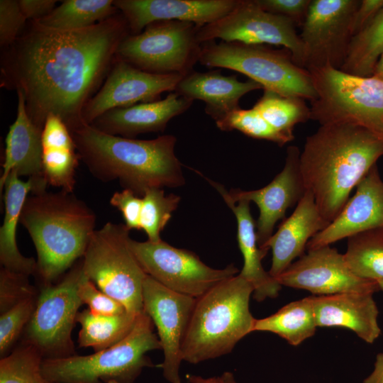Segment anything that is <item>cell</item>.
<instances>
[{
    "instance_id": "1",
    "label": "cell",
    "mask_w": 383,
    "mask_h": 383,
    "mask_svg": "<svg viewBox=\"0 0 383 383\" xmlns=\"http://www.w3.org/2000/svg\"><path fill=\"white\" fill-rule=\"evenodd\" d=\"M131 34L120 13L86 28L63 30L28 21L4 48L1 87L20 91L40 129L50 115L70 131L85 123L82 111L99 91L121 41Z\"/></svg>"
},
{
    "instance_id": "2",
    "label": "cell",
    "mask_w": 383,
    "mask_h": 383,
    "mask_svg": "<svg viewBox=\"0 0 383 383\" xmlns=\"http://www.w3.org/2000/svg\"><path fill=\"white\" fill-rule=\"evenodd\" d=\"M382 156L383 143L353 123L321 125L306 138L299 156V172L326 222L337 217L351 191Z\"/></svg>"
},
{
    "instance_id": "3",
    "label": "cell",
    "mask_w": 383,
    "mask_h": 383,
    "mask_svg": "<svg viewBox=\"0 0 383 383\" xmlns=\"http://www.w3.org/2000/svg\"><path fill=\"white\" fill-rule=\"evenodd\" d=\"M70 133L79 160L100 181L118 180L139 196L152 188L185 183L173 135L138 140L107 134L87 123Z\"/></svg>"
},
{
    "instance_id": "4",
    "label": "cell",
    "mask_w": 383,
    "mask_h": 383,
    "mask_svg": "<svg viewBox=\"0 0 383 383\" xmlns=\"http://www.w3.org/2000/svg\"><path fill=\"white\" fill-rule=\"evenodd\" d=\"M20 223L34 243L35 274L45 286L83 257L95 231L96 216L72 192L45 191L27 197Z\"/></svg>"
},
{
    "instance_id": "5",
    "label": "cell",
    "mask_w": 383,
    "mask_h": 383,
    "mask_svg": "<svg viewBox=\"0 0 383 383\" xmlns=\"http://www.w3.org/2000/svg\"><path fill=\"white\" fill-rule=\"evenodd\" d=\"M253 291L252 285L238 274L196 299L182 345V360L198 364L221 357L253 332L256 318L250 311Z\"/></svg>"
},
{
    "instance_id": "6",
    "label": "cell",
    "mask_w": 383,
    "mask_h": 383,
    "mask_svg": "<svg viewBox=\"0 0 383 383\" xmlns=\"http://www.w3.org/2000/svg\"><path fill=\"white\" fill-rule=\"evenodd\" d=\"M154 323L140 313L130 333L116 345L88 355L43 359V375L55 383H134L143 368L153 367L146 355L162 349Z\"/></svg>"
},
{
    "instance_id": "7",
    "label": "cell",
    "mask_w": 383,
    "mask_h": 383,
    "mask_svg": "<svg viewBox=\"0 0 383 383\" xmlns=\"http://www.w3.org/2000/svg\"><path fill=\"white\" fill-rule=\"evenodd\" d=\"M317 93L311 117L321 125L349 123L383 143V79L357 77L329 65L308 70Z\"/></svg>"
},
{
    "instance_id": "8",
    "label": "cell",
    "mask_w": 383,
    "mask_h": 383,
    "mask_svg": "<svg viewBox=\"0 0 383 383\" xmlns=\"http://www.w3.org/2000/svg\"><path fill=\"white\" fill-rule=\"evenodd\" d=\"M199 62L207 67H221L243 74L267 89L283 96L310 101L317 97L309 72L293 61L287 50L265 45L237 42L201 44Z\"/></svg>"
},
{
    "instance_id": "9",
    "label": "cell",
    "mask_w": 383,
    "mask_h": 383,
    "mask_svg": "<svg viewBox=\"0 0 383 383\" xmlns=\"http://www.w3.org/2000/svg\"><path fill=\"white\" fill-rule=\"evenodd\" d=\"M126 224L108 222L93 233L82 260L84 274L102 292L135 314L143 311L148 276L134 253Z\"/></svg>"
},
{
    "instance_id": "10",
    "label": "cell",
    "mask_w": 383,
    "mask_h": 383,
    "mask_svg": "<svg viewBox=\"0 0 383 383\" xmlns=\"http://www.w3.org/2000/svg\"><path fill=\"white\" fill-rule=\"evenodd\" d=\"M199 28L186 21L153 22L141 33L126 37L118 47L116 59L147 72L184 77L199 60Z\"/></svg>"
},
{
    "instance_id": "11",
    "label": "cell",
    "mask_w": 383,
    "mask_h": 383,
    "mask_svg": "<svg viewBox=\"0 0 383 383\" xmlns=\"http://www.w3.org/2000/svg\"><path fill=\"white\" fill-rule=\"evenodd\" d=\"M82 261L57 283L43 286L32 317L25 328L24 340L34 345L43 359L77 355L72 331L83 304L78 295L83 276Z\"/></svg>"
},
{
    "instance_id": "12",
    "label": "cell",
    "mask_w": 383,
    "mask_h": 383,
    "mask_svg": "<svg viewBox=\"0 0 383 383\" xmlns=\"http://www.w3.org/2000/svg\"><path fill=\"white\" fill-rule=\"evenodd\" d=\"M129 245L145 273L164 287L198 299L218 283L237 275L233 264L214 269L194 252L157 243L130 239Z\"/></svg>"
},
{
    "instance_id": "13",
    "label": "cell",
    "mask_w": 383,
    "mask_h": 383,
    "mask_svg": "<svg viewBox=\"0 0 383 383\" xmlns=\"http://www.w3.org/2000/svg\"><path fill=\"white\" fill-rule=\"evenodd\" d=\"M296 25L289 18L262 9L257 0H240L226 16L199 27L201 44L221 39L250 45H281L288 50L293 61L304 68V47Z\"/></svg>"
},
{
    "instance_id": "14",
    "label": "cell",
    "mask_w": 383,
    "mask_h": 383,
    "mask_svg": "<svg viewBox=\"0 0 383 383\" xmlns=\"http://www.w3.org/2000/svg\"><path fill=\"white\" fill-rule=\"evenodd\" d=\"M360 0H312L299 35L304 68L329 65L340 70L352 38L350 25Z\"/></svg>"
},
{
    "instance_id": "15",
    "label": "cell",
    "mask_w": 383,
    "mask_h": 383,
    "mask_svg": "<svg viewBox=\"0 0 383 383\" xmlns=\"http://www.w3.org/2000/svg\"><path fill=\"white\" fill-rule=\"evenodd\" d=\"M196 299L174 292L147 276L143 292V311L152 319L164 354L159 365L165 379L181 383L182 348Z\"/></svg>"
},
{
    "instance_id": "16",
    "label": "cell",
    "mask_w": 383,
    "mask_h": 383,
    "mask_svg": "<svg viewBox=\"0 0 383 383\" xmlns=\"http://www.w3.org/2000/svg\"><path fill=\"white\" fill-rule=\"evenodd\" d=\"M275 279L282 286L305 289L314 296L343 292L374 294L379 290L377 281L355 274L344 254L330 245L308 250Z\"/></svg>"
},
{
    "instance_id": "17",
    "label": "cell",
    "mask_w": 383,
    "mask_h": 383,
    "mask_svg": "<svg viewBox=\"0 0 383 383\" xmlns=\"http://www.w3.org/2000/svg\"><path fill=\"white\" fill-rule=\"evenodd\" d=\"M182 77L147 72L116 59L104 82L85 106L83 121L91 124L109 110L159 100L162 93L174 91Z\"/></svg>"
},
{
    "instance_id": "18",
    "label": "cell",
    "mask_w": 383,
    "mask_h": 383,
    "mask_svg": "<svg viewBox=\"0 0 383 383\" xmlns=\"http://www.w3.org/2000/svg\"><path fill=\"white\" fill-rule=\"evenodd\" d=\"M300 153L296 146L288 147L283 170L270 184L259 189L227 191L221 184L207 179L223 199L235 204L242 200L256 204L260 211L256 235L260 248L272 235L276 223L284 217L289 208L298 204L306 192L299 172Z\"/></svg>"
},
{
    "instance_id": "19",
    "label": "cell",
    "mask_w": 383,
    "mask_h": 383,
    "mask_svg": "<svg viewBox=\"0 0 383 383\" xmlns=\"http://www.w3.org/2000/svg\"><path fill=\"white\" fill-rule=\"evenodd\" d=\"M383 227V181L377 165L357 184L337 217L311 238L308 250L328 246L355 234Z\"/></svg>"
},
{
    "instance_id": "20",
    "label": "cell",
    "mask_w": 383,
    "mask_h": 383,
    "mask_svg": "<svg viewBox=\"0 0 383 383\" xmlns=\"http://www.w3.org/2000/svg\"><path fill=\"white\" fill-rule=\"evenodd\" d=\"M240 0H114L124 16L131 34L141 33L149 24L160 21L193 23L199 27L229 13Z\"/></svg>"
},
{
    "instance_id": "21",
    "label": "cell",
    "mask_w": 383,
    "mask_h": 383,
    "mask_svg": "<svg viewBox=\"0 0 383 383\" xmlns=\"http://www.w3.org/2000/svg\"><path fill=\"white\" fill-rule=\"evenodd\" d=\"M192 103L174 91L161 100L109 110L90 125L107 134L133 138L142 133L163 131L172 118L185 112Z\"/></svg>"
},
{
    "instance_id": "22",
    "label": "cell",
    "mask_w": 383,
    "mask_h": 383,
    "mask_svg": "<svg viewBox=\"0 0 383 383\" xmlns=\"http://www.w3.org/2000/svg\"><path fill=\"white\" fill-rule=\"evenodd\" d=\"M328 224L321 216L313 194L306 190L292 214L261 248L272 250L270 275L276 278L284 272L294 259L303 255L309 240Z\"/></svg>"
},
{
    "instance_id": "23",
    "label": "cell",
    "mask_w": 383,
    "mask_h": 383,
    "mask_svg": "<svg viewBox=\"0 0 383 383\" xmlns=\"http://www.w3.org/2000/svg\"><path fill=\"white\" fill-rule=\"evenodd\" d=\"M373 293L343 292L311 296L317 327L340 326L353 331L367 343L381 335L379 310Z\"/></svg>"
},
{
    "instance_id": "24",
    "label": "cell",
    "mask_w": 383,
    "mask_h": 383,
    "mask_svg": "<svg viewBox=\"0 0 383 383\" xmlns=\"http://www.w3.org/2000/svg\"><path fill=\"white\" fill-rule=\"evenodd\" d=\"M17 96L16 118L6 138L0 189L9 174L16 172L19 177H28L33 182L35 189L32 194H39L48 187L43 174L42 130L29 118L23 94L17 91Z\"/></svg>"
},
{
    "instance_id": "25",
    "label": "cell",
    "mask_w": 383,
    "mask_h": 383,
    "mask_svg": "<svg viewBox=\"0 0 383 383\" xmlns=\"http://www.w3.org/2000/svg\"><path fill=\"white\" fill-rule=\"evenodd\" d=\"M260 89L262 86L250 79L242 82L234 75L225 76L217 70H193L181 79L174 91L192 101H204L206 113L216 122L239 109L242 96Z\"/></svg>"
},
{
    "instance_id": "26",
    "label": "cell",
    "mask_w": 383,
    "mask_h": 383,
    "mask_svg": "<svg viewBox=\"0 0 383 383\" xmlns=\"http://www.w3.org/2000/svg\"><path fill=\"white\" fill-rule=\"evenodd\" d=\"M41 141L43 174L48 185L72 193L79 157L69 128L58 116L50 115Z\"/></svg>"
},
{
    "instance_id": "27",
    "label": "cell",
    "mask_w": 383,
    "mask_h": 383,
    "mask_svg": "<svg viewBox=\"0 0 383 383\" xmlns=\"http://www.w3.org/2000/svg\"><path fill=\"white\" fill-rule=\"evenodd\" d=\"M223 199L237 221V240L244 260L239 275L252 285L253 298L257 301L277 297L282 285L262 267V260L267 251L261 249L257 244L256 226L250 209V202L242 200L235 204L228 199Z\"/></svg>"
},
{
    "instance_id": "28",
    "label": "cell",
    "mask_w": 383,
    "mask_h": 383,
    "mask_svg": "<svg viewBox=\"0 0 383 383\" xmlns=\"http://www.w3.org/2000/svg\"><path fill=\"white\" fill-rule=\"evenodd\" d=\"M4 189V216L0 228V262L2 267L27 275L35 274L36 260L23 256L16 243V230L23 206L29 193H33V182L23 181L16 172L9 174Z\"/></svg>"
},
{
    "instance_id": "29",
    "label": "cell",
    "mask_w": 383,
    "mask_h": 383,
    "mask_svg": "<svg viewBox=\"0 0 383 383\" xmlns=\"http://www.w3.org/2000/svg\"><path fill=\"white\" fill-rule=\"evenodd\" d=\"M316 328L310 296L286 304L271 316L255 319L253 332H271L296 346L313 335Z\"/></svg>"
},
{
    "instance_id": "30",
    "label": "cell",
    "mask_w": 383,
    "mask_h": 383,
    "mask_svg": "<svg viewBox=\"0 0 383 383\" xmlns=\"http://www.w3.org/2000/svg\"><path fill=\"white\" fill-rule=\"evenodd\" d=\"M138 315L128 311L100 315L89 309L78 312L76 321L81 326L79 346L91 348L95 353L116 345L130 333Z\"/></svg>"
},
{
    "instance_id": "31",
    "label": "cell",
    "mask_w": 383,
    "mask_h": 383,
    "mask_svg": "<svg viewBox=\"0 0 383 383\" xmlns=\"http://www.w3.org/2000/svg\"><path fill=\"white\" fill-rule=\"evenodd\" d=\"M383 52V9L353 35L340 70L357 77L373 76Z\"/></svg>"
},
{
    "instance_id": "32",
    "label": "cell",
    "mask_w": 383,
    "mask_h": 383,
    "mask_svg": "<svg viewBox=\"0 0 383 383\" xmlns=\"http://www.w3.org/2000/svg\"><path fill=\"white\" fill-rule=\"evenodd\" d=\"M118 12L113 0H66L36 21L52 29L74 30L91 26Z\"/></svg>"
},
{
    "instance_id": "33",
    "label": "cell",
    "mask_w": 383,
    "mask_h": 383,
    "mask_svg": "<svg viewBox=\"0 0 383 383\" xmlns=\"http://www.w3.org/2000/svg\"><path fill=\"white\" fill-rule=\"evenodd\" d=\"M253 108L277 132L291 141L294 139L295 126L311 119L310 107L306 104L305 99L283 96L267 89H264Z\"/></svg>"
},
{
    "instance_id": "34",
    "label": "cell",
    "mask_w": 383,
    "mask_h": 383,
    "mask_svg": "<svg viewBox=\"0 0 383 383\" xmlns=\"http://www.w3.org/2000/svg\"><path fill=\"white\" fill-rule=\"evenodd\" d=\"M344 257L357 276L373 281L383 279V227L349 237Z\"/></svg>"
},
{
    "instance_id": "35",
    "label": "cell",
    "mask_w": 383,
    "mask_h": 383,
    "mask_svg": "<svg viewBox=\"0 0 383 383\" xmlns=\"http://www.w3.org/2000/svg\"><path fill=\"white\" fill-rule=\"evenodd\" d=\"M43 357L32 344L23 340L0 360V383H55L43 374Z\"/></svg>"
},
{
    "instance_id": "36",
    "label": "cell",
    "mask_w": 383,
    "mask_h": 383,
    "mask_svg": "<svg viewBox=\"0 0 383 383\" xmlns=\"http://www.w3.org/2000/svg\"><path fill=\"white\" fill-rule=\"evenodd\" d=\"M180 199V196L174 194L165 195L162 189L152 188L145 192L142 196L140 225L148 240L152 243L162 240L160 233L178 207Z\"/></svg>"
},
{
    "instance_id": "37",
    "label": "cell",
    "mask_w": 383,
    "mask_h": 383,
    "mask_svg": "<svg viewBox=\"0 0 383 383\" xmlns=\"http://www.w3.org/2000/svg\"><path fill=\"white\" fill-rule=\"evenodd\" d=\"M216 124L222 131L237 130L249 137L272 141L279 146L291 142L269 124L253 107L249 109L239 108L216 121Z\"/></svg>"
},
{
    "instance_id": "38",
    "label": "cell",
    "mask_w": 383,
    "mask_h": 383,
    "mask_svg": "<svg viewBox=\"0 0 383 383\" xmlns=\"http://www.w3.org/2000/svg\"><path fill=\"white\" fill-rule=\"evenodd\" d=\"M37 299L22 301L0 316V355L6 356L26 328L34 312Z\"/></svg>"
},
{
    "instance_id": "39",
    "label": "cell",
    "mask_w": 383,
    "mask_h": 383,
    "mask_svg": "<svg viewBox=\"0 0 383 383\" xmlns=\"http://www.w3.org/2000/svg\"><path fill=\"white\" fill-rule=\"evenodd\" d=\"M29 275L2 267L0 271L1 314L18 304L37 299L36 289L30 284Z\"/></svg>"
},
{
    "instance_id": "40",
    "label": "cell",
    "mask_w": 383,
    "mask_h": 383,
    "mask_svg": "<svg viewBox=\"0 0 383 383\" xmlns=\"http://www.w3.org/2000/svg\"><path fill=\"white\" fill-rule=\"evenodd\" d=\"M78 295L93 313L111 316L127 311L123 304L100 290L84 273L79 282Z\"/></svg>"
},
{
    "instance_id": "41",
    "label": "cell",
    "mask_w": 383,
    "mask_h": 383,
    "mask_svg": "<svg viewBox=\"0 0 383 383\" xmlns=\"http://www.w3.org/2000/svg\"><path fill=\"white\" fill-rule=\"evenodd\" d=\"M26 16L16 0L0 1V45L5 48L11 45L24 28Z\"/></svg>"
},
{
    "instance_id": "42",
    "label": "cell",
    "mask_w": 383,
    "mask_h": 383,
    "mask_svg": "<svg viewBox=\"0 0 383 383\" xmlns=\"http://www.w3.org/2000/svg\"><path fill=\"white\" fill-rule=\"evenodd\" d=\"M110 204L120 211L129 230H140L142 197L136 195L131 189H123L121 192H116L112 195Z\"/></svg>"
},
{
    "instance_id": "43",
    "label": "cell",
    "mask_w": 383,
    "mask_h": 383,
    "mask_svg": "<svg viewBox=\"0 0 383 383\" xmlns=\"http://www.w3.org/2000/svg\"><path fill=\"white\" fill-rule=\"evenodd\" d=\"M312 0H257L266 11L285 16L296 26H301L305 21Z\"/></svg>"
},
{
    "instance_id": "44",
    "label": "cell",
    "mask_w": 383,
    "mask_h": 383,
    "mask_svg": "<svg viewBox=\"0 0 383 383\" xmlns=\"http://www.w3.org/2000/svg\"><path fill=\"white\" fill-rule=\"evenodd\" d=\"M383 9V0H362L351 21L352 36L362 30Z\"/></svg>"
},
{
    "instance_id": "45",
    "label": "cell",
    "mask_w": 383,
    "mask_h": 383,
    "mask_svg": "<svg viewBox=\"0 0 383 383\" xmlns=\"http://www.w3.org/2000/svg\"><path fill=\"white\" fill-rule=\"evenodd\" d=\"M21 10L28 21H38L50 13L57 1L18 0Z\"/></svg>"
},
{
    "instance_id": "46",
    "label": "cell",
    "mask_w": 383,
    "mask_h": 383,
    "mask_svg": "<svg viewBox=\"0 0 383 383\" xmlns=\"http://www.w3.org/2000/svg\"><path fill=\"white\" fill-rule=\"evenodd\" d=\"M363 383H383V353L377 355L374 369Z\"/></svg>"
},
{
    "instance_id": "47",
    "label": "cell",
    "mask_w": 383,
    "mask_h": 383,
    "mask_svg": "<svg viewBox=\"0 0 383 383\" xmlns=\"http://www.w3.org/2000/svg\"><path fill=\"white\" fill-rule=\"evenodd\" d=\"M187 378L190 383H221L219 377L204 378L201 376L187 374Z\"/></svg>"
},
{
    "instance_id": "48",
    "label": "cell",
    "mask_w": 383,
    "mask_h": 383,
    "mask_svg": "<svg viewBox=\"0 0 383 383\" xmlns=\"http://www.w3.org/2000/svg\"><path fill=\"white\" fill-rule=\"evenodd\" d=\"M219 377L221 383H238L231 372H225Z\"/></svg>"
},
{
    "instance_id": "49",
    "label": "cell",
    "mask_w": 383,
    "mask_h": 383,
    "mask_svg": "<svg viewBox=\"0 0 383 383\" xmlns=\"http://www.w3.org/2000/svg\"><path fill=\"white\" fill-rule=\"evenodd\" d=\"M373 76L383 79V52L379 59Z\"/></svg>"
},
{
    "instance_id": "50",
    "label": "cell",
    "mask_w": 383,
    "mask_h": 383,
    "mask_svg": "<svg viewBox=\"0 0 383 383\" xmlns=\"http://www.w3.org/2000/svg\"><path fill=\"white\" fill-rule=\"evenodd\" d=\"M379 287V290L383 292V279L377 281Z\"/></svg>"
}]
</instances>
